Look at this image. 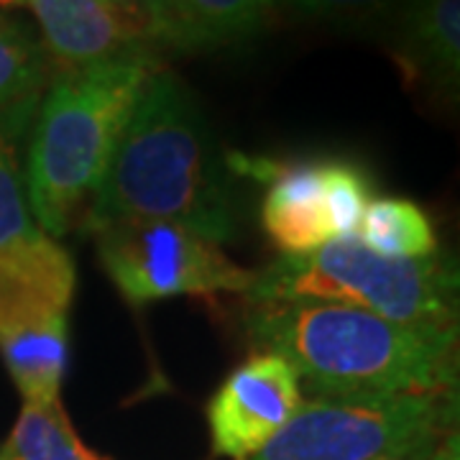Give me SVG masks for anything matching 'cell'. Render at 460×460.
Masks as SVG:
<instances>
[{"mask_svg": "<svg viewBox=\"0 0 460 460\" xmlns=\"http://www.w3.org/2000/svg\"><path fill=\"white\" fill-rule=\"evenodd\" d=\"M156 66L154 54H138L51 77L23 174L29 210L47 235H65L95 195Z\"/></svg>", "mask_w": 460, "mask_h": 460, "instance_id": "3", "label": "cell"}, {"mask_svg": "<svg viewBox=\"0 0 460 460\" xmlns=\"http://www.w3.org/2000/svg\"><path fill=\"white\" fill-rule=\"evenodd\" d=\"M69 305L0 274V358L23 402H54L69 353Z\"/></svg>", "mask_w": 460, "mask_h": 460, "instance_id": "9", "label": "cell"}, {"mask_svg": "<svg viewBox=\"0 0 460 460\" xmlns=\"http://www.w3.org/2000/svg\"><path fill=\"white\" fill-rule=\"evenodd\" d=\"M33 118L0 120V274L29 281L72 305L77 284L75 261L36 226L18 162V144L31 128Z\"/></svg>", "mask_w": 460, "mask_h": 460, "instance_id": "10", "label": "cell"}, {"mask_svg": "<svg viewBox=\"0 0 460 460\" xmlns=\"http://www.w3.org/2000/svg\"><path fill=\"white\" fill-rule=\"evenodd\" d=\"M458 392L310 396L248 460H376L456 428Z\"/></svg>", "mask_w": 460, "mask_h": 460, "instance_id": "5", "label": "cell"}, {"mask_svg": "<svg viewBox=\"0 0 460 460\" xmlns=\"http://www.w3.org/2000/svg\"><path fill=\"white\" fill-rule=\"evenodd\" d=\"M51 83V62L29 26L0 16V120L33 118Z\"/></svg>", "mask_w": 460, "mask_h": 460, "instance_id": "14", "label": "cell"}, {"mask_svg": "<svg viewBox=\"0 0 460 460\" xmlns=\"http://www.w3.org/2000/svg\"><path fill=\"white\" fill-rule=\"evenodd\" d=\"M425 460H460V435L458 429H447L443 432L435 445L429 447L428 458Z\"/></svg>", "mask_w": 460, "mask_h": 460, "instance_id": "19", "label": "cell"}, {"mask_svg": "<svg viewBox=\"0 0 460 460\" xmlns=\"http://www.w3.org/2000/svg\"><path fill=\"white\" fill-rule=\"evenodd\" d=\"M396 59L411 83L443 100H458L460 87V0H407Z\"/></svg>", "mask_w": 460, "mask_h": 460, "instance_id": "12", "label": "cell"}, {"mask_svg": "<svg viewBox=\"0 0 460 460\" xmlns=\"http://www.w3.org/2000/svg\"><path fill=\"white\" fill-rule=\"evenodd\" d=\"M248 343L295 366L313 396L458 392V328L314 302H248Z\"/></svg>", "mask_w": 460, "mask_h": 460, "instance_id": "2", "label": "cell"}, {"mask_svg": "<svg viewBox=\"0 0 460 460\" xmlns=\"http://www.w3.org/2000/svg\"><path fill=\"white\" fill-rule=\"evenodd\" d=\"M3 447L16 460H105L77 438L62 399L23 402Z\"/></svg>", "mask_w": 460, "mask_h": 460, "instance_id": "16", "label": "cell"}, {"mask_svg": "<svg viewBox=\"0 0 460 460\" xmlns=\"http://www.w3.org/2000/svg\"><path fill=\"white\" fill-rule=\"evenodd\" d=\"M296 11L317 18H343L371 13L389 0H289Z\"/></svg>", "mask_w": 460, "mask_h": 460, "instance_id": "18", "label": "cell"}, {"mask_svg": "<svg viewBox=\"0 0 460 460\" xmlns=\"http://www.w3.org/2000/svg\"><path fill=\"white\" fill-rule=\"evenodd\" d=\"M159 220L213 243L235 235V208L198 98L159 65L148 77L113 162L87 202L83 228Z\"/></svg>", "mask_w": 460, "mask_h": 460, "instance_id": "1", "label": "cell"}, {"mask_svg": "<svg viewBox=\"0 0 460 460\" xmlns=\"http://www.w3.org/2000/svg\"><path fill=\"white\" fill-rule=\"evenodd\" d=\"M105 274L123 299L141 307L169 296L246 295V271L195 230L159 220H123L95 233Z\"/></svg>", "mask_w": 460, "mask_h": 460, "instance_id": "6", "label": "cell"}, {"mask_svg": "<svg viewBox=\"0 0 460 460\" xmlns=\"http://www.w3.org/2000/svg\"><path fill=\"white\" fill-rule=\"evenodd\" d=\"M440 438V435H438ZM438 438H428V440H420V443H411L404 445V447H399L394 453H386V456H381L376 460H425L428 458L429 447L435 445Z\"/></svg>", "mask_w": 460, "mask_h": 460, "instance_id": "20", "label": "cell"}, {"mask_svg": "<svg viewBox=\"0 0 460 460\" xmlns=\"http://www.w3.org/2000/svg\"><path fill=\"white\" fill-rule=\"evenodd\" d=\"M356 238L386 259H428L438 253V233L429 215L411 199H371Z\"/></svg>", "mask_w": 460, "mask_h": 460, "instance_id": "15", "label": "cell"}, {"mask_svg": "<svg viewBox=\"0 0 460 460\" xmlns=\"http://www.w3.org/2000/svg\"><path fill=\"white\" fill-rule=\"evenodd\" d=\"M371 202V181L361 166L338 159L281 169L266 190L261 223L281 256L356 238Z\"/></svg>", "mask_w": 460, "mask_h": 460, "instance_id": "7", "label": "cell"}, {"mask_svg": "<svg viewBox=\"0 0 460 460\" xmlns=\"http://www.w3.org/2000/svg\"><path fill=\"white\" fill-rule=\"evenodd\" d=\"M26 8V0H0V11H16Z\"/></svg>", "mask_w": 460, "mask_h": 460, "instance_id": "21", "label": "cell"}, {"mask_svg": "<svg viewBox=\"0 0 460 460\" xmlns=\"http://www.w3.org/2000/svg\"><path fill=\"white\" fill-rule=\"evenodd\" d=\"M295 366L277 353H256L230 374L208 404L213 456L248 460L302 404Z\"/></svg>", "mask_w": 460, "mask_h": 460, "instance_id": "8", "label": "cell"}, {"mask_svg": "<svg viewBox=\"0 0 460 460\" xmlns=\"http://www.w3.org/2000/svg\"><path fill=\"white\" fill-rule=\"evenodd\" d=\"M279 0H166L159 47L205 51L259 33Z\"/></svg>", "mask_w": 460, "mask_h": 460, "instance_id": "13", "label": "cell"}, {"mask_svg": "<svg viewBox=\"0 0 460 460\" xmlns=\"http://www.w3.org/2000/svg\"><path fill=\"white\" fill-rule=\"evenodd\" d=\"M0 460H16V458H13L5 447H0Z\"/></svg>", "mask_w": 460, "mask_h": 460, "instance_id": "22", "label": "cell"}, {"mask_svg": "<svg viewBox=\"0 0 460 460\" xmlns=\"http://www.w3.org/2000/svg\"><path fill=\"white\" fill-rule=\"evenodd\" d=\"M41 29V47L59 72L87 69L151 47L102 0H26Z\"/></svg>", "mask_w": 460, "mask_h": 460, "instance_id": "11", "label": "cell"}, {"mask_svg": "<svg viewBox=\"0 0 460 460\" xmlns=\"http://www.w3.org/2000/svg\"><path fill=\"white\" fill-rule=\"evenodd\" d=\"M246 299L341 305L404 325L458 328V269L440 251L386 259L358 238H343L263 266Z\"/></svg>", "mask_w": 460, "mask_h": 460, "instance_id": "4", "label": "cell"}, {"mask_svg": "<svg viewBox=\"0 0 460 460\" xmlns=\"http://www.w3.org/2000/svg\"><path fill=\"white\" fill-rule=\"evenodd\" d=\"M115 16H120L148 47H159L164 29L166 0H102Z\"/></svg>", "mask_w": 460, "mask_h": 460, "instance_id": "17", "label": "cell"}]
</instances>
